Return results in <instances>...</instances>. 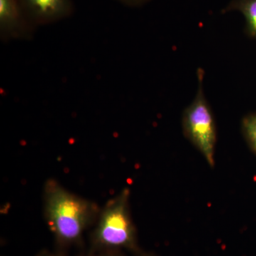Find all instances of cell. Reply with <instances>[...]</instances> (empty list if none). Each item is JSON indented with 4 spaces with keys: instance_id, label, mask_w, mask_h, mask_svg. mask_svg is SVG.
<instances>
[{
    "instance_id": "6da1fadb",
    "label": "cell",
    "mask_w": 256,
    "mask_h": 256,
    "mask_svg": "<svg viewBox=\"0 0 256 256\" xmlns=\"http://www.w3.org/2000/svg\"><path fill=\"white\" fill-rule=\"evenodd\" d=\"M44 215L60 247L82 242L88 228L95 225L101 208L95 202L66 190L54 178L44 186Z\"/></svg>"
},
{
    "instance_id": "7a4b0ae2",
    "label": "cell",
    "mask_w": 256,
    "mask_h": 256,
    "mask_svg": "<svg viewBox=\"0 0 256 256\" xmlns=\"http://www.w3.org/2000/svg\"><path fill=\"white\" fill-rule=\"evenodd\" d=\"M130 197L129 188H124L101 208L90 236L92 250L128 249L139 252Z\"/></svg>"
},
{
    "instance_id": "3957f363",
    "label": "cell",
    "mask_w": 256,
    "mask_h": 256,
    "mask_svg": "<svg viewBox=\"0 0 256 256\" xmlns=\"http://www.w3.org/2000/svg\"><path fill=\"white\" fill-rule=\"evenodd\" d=\"M198 88L196 97L182 114L185 138L204 156L210 168L215 166L216 126L213 112L203 90L204 70L198 69Z\"/></svg>"
},
{
    "instance_id": "277c9868",
    "label": "cell",
    "mask_w": 256,
    "mask_h": 256,
    "mask_svg": "<svg viewBox=\"0 0 256 256\" xmlns=\"http://www.w3.org/2000/svg\"><path fill=\"white\" fill-rule=\"evenodd\" d=\"M25 18L35 28L62 21L74 11L72 0H18Z\"/></svg>"
},
{
    "instance_id": "5b68a950",
    "label": "cell",
    "mask_w": 256,
    "mask_h": 256,
    "mask_svg": "<svg viewBox=\"0 0 256 256\" xmlns=\"http://www.w3.org/2000/svg\"><path fill=\"white\" fill-rule=\"evenodd\" d=\"M35 30L25 18L18 0H0V37L3 42L31 40Z\"/></svg>"
},
{
    "instance_id": "8992f818",
    "label": "cell",
    "mask_w": 256,
    "mask_h": 256,
    "mask_svg": "<svg viewBox=\"0 0 256 256\" xmlns=\"http://www.w3.org/2000/svg\"><path fill=\"white\" fill-rule=\"evenodd\" d=\"M232 11L242 13L246 18L248 34L256 38V0H232L224 12Z\"/></svg>"
},
{
    "instance_id": "52a82bcc",
    "label": "cell",
    "mask_w": 256,
    "mask_h": 256,
    "mask_svg": "<svg viewBox=\"0 0 256 256\" xmlns=\"http://www.w3.org/2000/svg\"><path fill=\"white\" fill-rule=\"evenodd\" d=\"M242 131L248 142L256 152V114H248L242 119Z\"/></svg>"
},
{
    "instance_id": "ba28073f",
    "label": "cell",
    "mask_w": 256,
    "mask_h": 256,
    "mask_svg": "<svg viewBox=\"0 0 256 256\" xmlns=\"http://www.w3.org/2000/svg\"><path fill=\"white\" fill-rule=\"evenodd\" d=\"M85 256H122L120 250H111V249H98L92 250L90 249V252Z\"/></svg>"
},
{
    "instance_id": "9c48e42d",
    "label": "cell",
    "mask_w": 256,
    "mask_h": 256,
    "mask_svg": "<svg viewBox=\"0 0 256 256\" xmlns=\"http://www.w3.org/2000/svg\"><path fill=\"white\" fill-rule=\"evenodd\" d=\"M122 4L128 5V6H137L146 4L150 0H117Z\"/></svg>"
},
{
    "instance_id": "30bf717a",
    "label": "cell",
    "mask_w": 256,
    "mask_h": 256,
    "mask_svg": "<svg viewBox=\"0 0 256 256\" xmlns=\"http://www.w3.org/2000/svg\"><path fill=\"white\" fill-rule=\"evenodd\" d=\"M37 256H60L58 255V254H54L53 252H47V250H43L41 252L38 254Z\"/></svg>"
}]
</instances>
